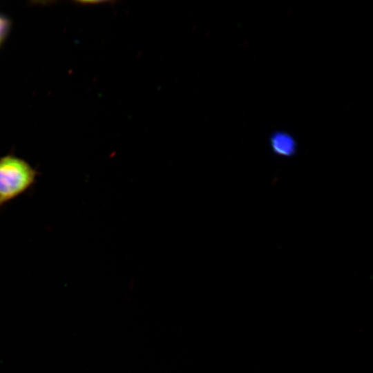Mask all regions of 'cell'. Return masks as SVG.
I'll return each instance as SVG.
<instances>
[{"instance_id":"cell-1","label":"cell","mask_w":373,"mask_h":373,"mask_svg":"<svg viewBox=\"0 0 373 373\" xmlns=\"http://www.w3.org/2000/svg\"><path fill=\"white\" fill-rule=\"evenodd\" d=\"M38 172L28 162L13 155L0 157V207L27 191Z\"/></svg>"},{"instance_id":"cell-2","label":"cell","mask_w":373,"mask_h":373,"mask_svg":"<svg viewBox=\"0 0 373 373\" xmlns=\"http://www.w3.org/2000/svg\"><path fill=\"white\" fill-rule=\"evenodd\" d=\"M271 145L276 153L283 156H291L296 150L294 139L285 133H274L271 138Z\"/></svg>"}]
</instances>
